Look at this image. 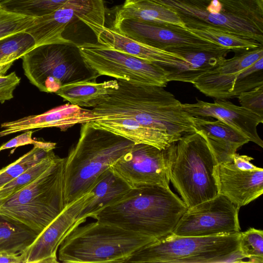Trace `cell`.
<instances>
[{
    "label": "cell",
    "instance_id": "6da1fadb",
    "mask_svg": "<svg viewBox=\"0 0 263 263\" xmlns=\"http://www.w3.org/2000/svg\"><path fill=\"white\" fill-rule=\"evenodd\" d=\"M117 89L92 108L98 117L123 116L141 124L168 132L178 139L195 132L193 117L163 87L119 81Z\"/></svg>",
    "mask_w": 263,
    "mask_h": 263
},
{
    "label": "cell",
    "instance_id": "7a4b0ae2",
    "mask_svg": "<svg viewBox=\"0 0 263 263\" xmlns=\"http://www.w3.org/2000/svg\"><path fill=\"white\" fill-rule=\"evenodd\" d=\"M187 208L170 188L148 185L132 189L93 218L159 240L172 233Z\"/></svg>",
    "mask_w": 263,
    "mask_h": 263
},
{
    "label": "cell",
    "instance_id": "3957f363",
    "mask_svg": "<svg viewBox=\"0 0 263 263\" xmlns=\"http://www.w3.org/2000/svg\"><path fill=\"white\" fill-rule=\"evenodd\" d=\"M134 143L91 123L81 124L77 143L65 158L64 198L67 204L89 192L98 177Z\"/></svg>",
    "mask_w": 263,
    "mask_h": 263
},
{
    "label": "cell",
    "instance_id": "277c9868",
    "mask_svg": "<svg viewBox=\"0 0 263 263\" xmlns=\"http://www.w3.org/2000/svg\"><path fill=\"white\" fill-rule=\"evenodd\" d=\"M171 10L187 29L211 27L263 45L262 0H149Z\"/></svg>",
    "mask_w": 263,
    "mask_h": 263
},
{
    "label": "cell",
    "instance_id": "5b68a950",
    "mask_svg": "<svg viewBox=\"0 0 263 263\" xmlns=\"http://www.w3.org/2000/svg\"><path fill=\"white\" fill-rule=\"evenodd\" d=\"M158 240L97 220L74 228L60 246L61 262H126L136 252Z\"/></svg>",
    "mask_w": 263,
    "mask_h": 263
},
{
    "label": "cell",
    "instance_id": "8992f818",
    "mask_svg": "<svg viewBox=\"0 0 263 263\" xmlns=\"http://www.w3.org/2000/svg\"><path fill=\"white\" fill-rule=\"evenodd\" d=\"M65 158L60 157L35 180L6 199L0 217L41 233L63 210Z\"/></svg>",
    "mask_w": 263,
    "mask_h": 263
},
{
    "label": "cell",
    "instance_id": "52a82bcc",
    "mask_svg": "<svg viewBox=\"0 0 263 263\" xmlns=\"http://www.w3.org/2000/svg\"><path fill=\"white\" fill-rule=\"evenodd\" d=\"M218 164L205 138L198 132L175 142L170 180L189 208L219 195L215 175Z\"/></svg>",
    "mask_w": 263,
    "mask_h": 263
},
{
    "label": "cell",
    "instance_id": "ba28073f",
    "mask_svg": "<svg viewBox=\"0 0 263 263\" xmlns=\"http://www.w3.org/2000/svg\"><path fill=\"white\" fill-rule=\"evenodd\" d=\"M24 74L40 91L56 93L63 85L96 81L99 76L84 60L77 45L53 43L37 46L22 58Z\"/></svg>",
    "mask_w": 263,
    "mask_h": 263
},
{
    "label": "cell",
    "instance_id": "9c48e42d",
    "mask_svg": "<svg viewBox=\"0 0 263 263\" xmlns=\"http://www.w3.org/2000/svg\"><path fill=\"white\" fill-rule=\"evenodd\" d=\"M240 232L201 237L171 234L136 252L126 262H224L239 249Z\"/></svg>",
    "mask_w": 263,
    "mask_h": 263
},
{
    "label": "cell",
    "instance_id": "30bf717a",
    "mask_svg": "<svg viewBox=\"0 0 263 263\" xmlns=\"http://www.w3.org/2000/svg\"><path fill=\"white\" fill-rule=\"evenodd\" d=\"M86 62L100 76L132 84L165 87L166 72L160 65L109 48L100 44L77 45Z\"/></svg>",
    "mask_w": 263,
    "mask_h": 263
},
{
    "label": "cell",
    "instance_id": "8fae6325",
    "mask_svg": "<svg viewBox=\"0 0 263 263\" xmlns=\"http://www.w3.org/2000/svg\"><path fill=\"white\" fill-rule=\"evenodd\" d=\"M175 142L163 149L134 144L109 168L132 189L148 185L170 188V166Z\"/></svg>",
    "mask_w": 263,
    "mask_h": 263
},
{
    "label": "cell",
    "instance_id": "7c38bea8",
    "mask_svg": "<svg viewBox=\"0 0 263 263\" xmlns=\"http://www.w3.org/2000/svg\"><path fill=\"white\" fill-rule=\"evenodd\" d=\"M239 209L219 194L187 208L171 234L179 236H210L240 232Z\"/></svg>",
    "mask_w": 263,
    "mask_h": 263
},
{
    "label": "cell",
    "instance_id": "4fadbf2b",
    "mask_svg": "<svg viewBox=\"0 0 263 263\" xmlns=\"http://www.w3.org/2000/svg\"><path fill=\"white\" fill-rule=\"evenodd\" d=\"M105 11L103 0H69L53 12L35 17L25 32L34 39L36 46L53 43H72L62 33L76 21H89L105 26Z\"/></svg>",
    "mask_w": 263,
    "mask_h": 263
},
{
    "label": "cell",
    "instance_id": "5bb4252c",
    "mask_svg": "<svg viewBox=\"0 0 263 263\" xmlns=\"http://www.w3.org/2000/svg\"><path fill=\"white\" fill-rule=\"evenodd\" d=\"M111 28L133 40L166 51L179 48L213 49L221 47L186 28L176 25L124 18L114 20Z\"/></svg>",
    "mask_w": 263,
    "mask_h": 263
},
{
    "label": "cell",
    "instance_id": "9a60e30c",
    "mask_svg": "<svg viewBox=\"0 0 263 263\" xmlns=\"http://www.w3.org/2000/svg\"><path fill=\"white\" fill-rule=\"evenodd\" d=\"M93 194L89 192L66 204L61 213L21 254L23 263H57L58 250L75 228L77 218Z\"/></svg>",
    "mask_w": 263,
    "mask_h": 263
},
{
    "label": "cell",
    "instance_id": "2e32d148",
    "mask_svg": "<svg viewBox=\"0 0 263 263\" xmlns=\"http://www.w3.org/2000/svg\"><path fill=\"white\" fill-rule=\"evenodd\" d=\"M231 58L222 59L192 84L206 96L218 100L230 99L232 90L238 85L245 69L263 58V47L234 52Z\"/></svg>",
    "mask_w": 263,
    "mask_h": 263
},
{
    "label": "cell",
    "instance_id": "e0dca14e",
    "mask_svg": "<svg viewBox=\"0 0 263 263\" xmlns=\"http://www.w3.org/2000/svg\"><path fill=\"white\" fill-rule=\"evenodd\" d=\"M182 107L189 115L196 117H213L230 126L261 147L263 142L257 130L263 123L261 117L241 106L224 100L213 103L197 100L194 103H182Z\"/></svg>",
    "mask_w": 263,
    "mask_h": 263
},
{
    "label": "cell",
    "instance_id": "ac0fdd59",
    "mask_svg": "<svg viewBox=\"0 0 263 263\" xmlns=\"http://www.w3.org/2000/svg\"><path fill=\"white\" fill-rule=\"evenodd\" d=\"M95 120V116L92 109L68 103L40 115L2 123L0 138L21 132L47 127H57L65 131L77 124L93 122Z\"/></svg>",
    "mask_w": 263,
    "mask_h": 263
},
{
    "label": "cell",
    "instance_id": "d6986e66",
    "mask_svg": "<svg viewBox=\"0 0 263 263\" xmlns=\"http://www.w3.org/2000/svg\"><path fill=\"white\" fill-rule=\"evenodd\" d=\"M219 194L238 208L245 206L263 193V169L240 170L233 162L218 164L215 170Z\"/></svg>",
    "mask_w": 263,
    "mask_h": 263
},
{
    "label": "cell",
    "instance_id": "ffe728a7",
    "mask_svg": "<svg viewBox=\"0 0 263 263\" xmlns=\"http://www.w3.org/2000/svg\"><path fill=\"white\" fill-rule=\"evenodd\" d=\"M95 34L99 44L139 59L159 65L176 66L184 60L175 53L158 49L133 40L112 28L83 20Z\"/></svg>",
    "mask_w": 263,
    "mask_h": 263
},
{
    "label": "cell",
    "instance_id": "44dd1931",
    "mask_svg": "<svg viewBox=\"0 0 263 263\" xmlns=\"http://www.w3.org/2000/svg\"><path fill=\"white\" fill-rule=\"evenodd\" d=\"M168 51L181 56L184 60L176 66L160 65L166 70L168 82L179 81L192 84L216 66L232 50L221 47L213 49L173 48Z\"/></svg>",
    "mask_w": 263,
    "mask_h": 263
},
{
    "label": "cell",
    "instance_id": "7402d4cb",
    "mask_svg": "<svg viewBox=\"0 0 263 263\" xmlns=\"http://www.w3.org/2000/svg\"><path fill=\"white\" fill-rule=\"evenodd\" d=\"M96 127L125 138L134 144H146L166 149L179 139L167 132L144 126L136 120L123 116L96 118L91 122Z\"/></svg>",
    "mask_w": 263,
    "mask_h": 263
},
{
    "label": "cell",
    "instance_id": "603a6c76",
    "mask_svg": "<svg viewBox=\"0 0 263 263\" xmlns=\"http://www.w3.org/2000/svg\"><path fill=\"white\" fill-rule=\"evenodd\" d=\"M194 128L206 140L218 164L232 162L237 150L249 141L243 135L219 121L193 117Z\"/></svg>",
    "mask_w": 263,
    "mask_h": 263
},
{
    "label": "cell",
    "instance_id": "cb8c5ba5",
    "mask_svg": "<svg viewBox=\"0 0 263 263\" xmlns=\"http://www.w3.org/2000/svg\"><path fill=\"white\" fill-rule=\"evenodd\" d=\"M132 188L108 168L96 179L89 192L93 194L77 218V227L87 218H93L104 208L123 198Z\"/></svg>",
    "mask_w": 263,
    "mask_h": 263
},
{
    "label": "cell",
    "instance_id": "d4e9b609",
    "mask_svg": "<svg viewBox=\"0 0 263 263\" xmlns=\"http://www.w3.org/2000/svg\"><path fill=\"white\" fill-rule=\"evenodd\" d=\"M118 87L116 79L101 83L82 81L63 85L55 93L72 105L93 108Z\"/></svg>",
    "mask_w": 263,
    "mask_h": 263
},
{
    "label": "cell",
    "instance_id": "484cf974",
    "mask_svg": "<svg viewBox=\"0 0 263 263\" xmlns=\"http://www.w3.org/2000/svg\"><path fill=\"white\" fill-rule=\"evenodd\" d=\"M124 18L186 28L176 13L149 0H125L123 5L117 9L114 20Z\"/></svg>",
    "mask_w": 263,
    "mask_h": 263
},
{
    "label": "cell",
    "instance_id": "4316f807",
    "mask_svg": "<svg viewBox=\"0 0 263 263\" xmlns=\"http://www.w3.org/2000/svg\"><path fill=\"white\" fill-rule=\"evenodd\" d=\"M36 236L23 226L5 219L0 221V253L21 254Z\"/></svg>",
    "mask_w": 263,
    "mask_h": 263
},
{
    "label": "cell",
    "instance_id": "83f0119b",
    "mask_svg": "<svg viewBox=\"0 0 263 263\" xmlns=\"http://www.w3.org/2000/svg\"><path fill=\"white\" fill-rule=\"evenodd\" d=\"M187 30L200 37L234 52L262 46L253 40L214 28L204 27Z\"/></svg>",
    "mask_w": 263,
    "mask_h": 263
},
{
    "label": "cell",
    "instance_id": "f1b7e54d",
    "mask_svg": "<svg viewBox=\"0 0 263 263\" xmlns=\"http://www.w3.org/2000/svg\"><path fill=\"white\" fill-rule=\"evenodd\" d=\"M69 0H2L5 10L28 16L38 17L56 10Z\"/></svg>",
    "mask_w": 263,
    "mask_h": 263
},
{
    "label": "cell",
    "instance_id": "f546056e",
    "mask_svg": "<svg viewBox=\"0 0 263 263\" xmlns=\"http://www.w3.org/2000/svg\"><path fill=\"white\" fill-rule=\"evenodd\" d=\"M36 47L33 37L26 32L0 39V64L14 62Z\"/></svg>",
    "mask_w": 263,
    "mask_h": 263
},
{
    "label": "cell",
    "instance_id": "4dcf8cb0",
    "mask_svg": "<svg viewBox=\"0 0 263 263\" xmlns=\"http://www.w3.org/2000/svg\"><path fill=\"white\" fill-rule=\"evenodd\" d=\"M51 151L53 150L33 145L30 151L0 170V188L40 162Z\"/></svg>",
    "mask_w": 263,
    "mask_h": 263
},
{
    "label": "cell",
    "instance_id": "1f68e13d",
    "mask_svg": "<svg viewBox=\"0 0 263 263\" xmlns=\"http://www.w3.org/2000/svg\"><path fill=\"white\" fill-rule=\"evenodd\" d=\"M51 151L42 160L32 166L18 177L6 184L0 188V198L6 199L13 193L30 183L48 167H49L58 158Z\"/></svg>",
    "mask_w": 263,
    "mask_h": 263
},
{
    "label": "cell",
    "instance_id": "d6a6232c",
    "mask_svg": "<svg viewBox=\"0 0 263 263\" xmlns=\"http://www.w3.org/2000/svg\"><path fill=\"white\" fill-rule=\"evenodd\" d=\"M239 249L250 262H263V231L251 228L240 232Z\"/></svg>",
    "mask_w": 263,
    "mask_h": 263
},
{
    "label": "cell",
    "instance_id": "836d02e7",
    "mask_svg": "<svg viewBox=\"0 0 263 263\" xmlns=\"http://www.w3.org/2000/svg\"><path fill=\"white\" fill-rule=\"evenodd\" d=\"M35 18L7 11L0 5V39L25 31L32 25Z\"/></svg>",
    "mask_w": 263,
    "mask_h": 263
},
{
    "label": "cell",
    "instance_id": "e575fe53",
    "mask_svg": "<svg viewBox=\"0 0 263 263\" xmlns=\"http://www.w3.org/2000/svg\"><path fill=\"white\" fill-rule=\"evenodd\" d=\"M237 98L240 106L263 117V84L241 93Z\"/></svg>",
    "mask_w": 263,
    "mask_h": 263
},
{
    "label": "cell",
    "instance_id": "d590c367",
    "mask_svg": "<svg viewBox=\"0 0 263 263\" xmlns=\"http://www.w3.org/2000/svg\"><path fill=\"white\" fill-rule=\"evenodd\" d=\"M21 79L15 72L0 76V102L3 103L13 97V92Z\"/></svg>",
    "mask_w": 263,
    "mask_h": 263
},
{
    "label": "cell",
    "instance_id": "8d00e7d4",
    "mask_svg": "<svg viewBox=\"0 0 263 263\" xmlns=\"http://www.w3.org/2000/svg\"><path fill=\"white\" fill-rule=\"evenodd\" d=\"M33 131L28 130L22 134L0 146V151L11 148H16L19 146L28 144L35 145L39 141H36L32 138Z\"/></svg>",
    "mask_w": 263,
    "mask_h": 263
},
{
    "label": "cell",
    "instance_id": "74e56055",
    "mask_svg": "<svg viewBox=\"0 0 263 263\" xmlns=\"http://www.w3.org/2000/svg\"><path fill=\"white\" fill-rule=\"evenodd\" d=\"M253 158L251 157L241 155L236 153L232 156L233 164L236 167L242 171H252L258 168L251 162Z\"/></svg>",
    "mask_w": 263,
    "mask_h": 263
},
{
    "label": "cell",
    "instance_id": "f35d334b",
    "mask_svg": "<svg viewBox=\"0 0 263 263\" xmlns=\"http://www.w3.org/2000/svg\"><path fill=\"white\" fill-rule=\"evenodd\" d=\"M0 263H23L20 253H0Z\"/></svg>",
    "mask_w": 263,
    "mask_h": 263
},
{
    "label": "cell",
    "instance_id": "ab89813d",
    "mask_svg": "<svg viewBox=\"0 0 263 263\" xmlns=\"http://www.w3.org/2000/svg\"><path fill=\"white\" fill-rule=\"evenodd\" d=\"M14 62L0 64V76H4L12 65Z\"/></svg>",
    "mask_w": 263,
    "mask_h": 263
},
{
    "label": "cell",
    "instance_id": "60d3db41",
    "mask_svg": "<svg viewBox=\"0 0 263 263\" xmlns=\"http://www.w3.org/2000/svg\"><path fill=\"white\" fill-rule=\"evenodd\" d=\"M5 200H6V199L0 198V208Z\"/></svg>",
    "mask_w": 263,
    "mask_h": 263
},
{
    "label": "cell",
    "instance_id": "b9f144b4",
    "mask_svg": "<svg viewBox=\"0 0 263 263\" xmlns=\"http://www.w3.org/2000/svg\"><path fill=\"white\" fill-rule=\"evenodd\" d=\"M2 0H0V2L2 1Z\"/></svg>",
    "mask_w": 263,
    "mask_h": 263
},
{
    "label": "cell",
    "instance_id": "7bdbcfd3",
    "mask_svg": "<svg viewBox=\"0 0 263 263\" xmlns=\"http://www.w3.org/2000/svg\"><path fill=\"white\" fill-rule=\"evenodd\" d=\"M263 1V0H262Z\"/></svg>",
    "mask_w": 263,
    "mask_h": 263
}]
</instances>
